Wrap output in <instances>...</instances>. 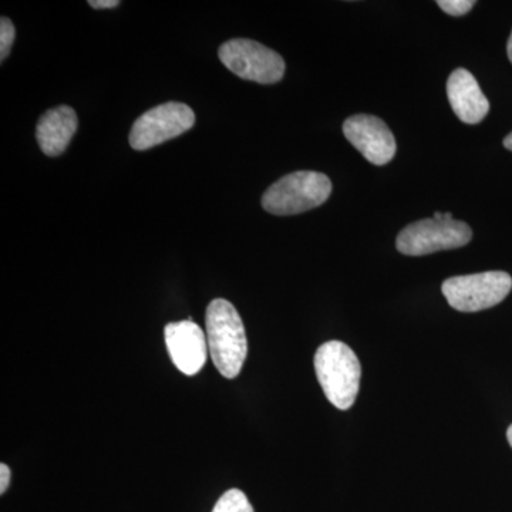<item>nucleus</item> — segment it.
Here are the masks:
<instances>
[{
  "mask_svg": "<svg viewBox=\"0 0 512 512\" xmlns=\"http://www.w3.org/2000/svg\"><path fill=\"white\" fill-rule=\"evenodd\" d=\"M205 325L212 362L222 376L235 379L248 356L247 333L241 316L231 302L214 299L208 305Z\"/></svg>",
  "mask_w": 512,
  "mask_h": 512,
  "instance_id": "obj_1",
  "label": "nucleus"
},
{
  "mask_svg": "<svg viewBox=\"0 0 512 512\" xmlns=\"http://www.w3.org/2000/svg\"><path fill=\"white\" fill-rule=\"evenodd\" d=\"M315 370L320 387L339 410L355 404L362 379V366L356 353L339 340L323 343L315 355Z\"/></svg>",
  "mask_w": 512,
  "mask_h": 512,
  "instance_id": "obj_2",
  "label": "nucleus"
},
{
  "mask_svg": "<svg viewBox=\"0 0 512 512\" xmlns=\"http://www.w3.org/2000/svg\"><path fill=\"white\" fill-rule=\"evenodd\" d=\"M332 194V183L325 174L298 171L272 184L262 197L269 214L296 215L325 204Z\"/></svg>",
  "mask_w": 512,
  "mask_h": 512,
  "instance_id": "obj_3",
  "label": "nucleus"
},
{
  "mask_svg": "<svg viewBox=\"0 0 512 512\" xmlns=\"http://www.w3.org/2000/svg\"><path fill=\"white\" fill-rule=\"evenodd\" d=\"M76 130V111L69 106L55 107L40 117L36 128L37 143L46 156H60L69 146Z\"/></svg>",
  "mask_w": 512,
  "mask_h": 512,
  "instance_id": "obj_11",
  "label": "nucleus"
},
{
  "mask_svg": "<svg viewBox=\"0 0 512 512\" xmlns=\"http://www.w3.org/2000/svg\"><path fill=\"white\" fill-rule=\"evenodd\" d=\"M89 5L94 9H113L120 5L119 0H89Z\"/></svg>",
  "mask_w": 512,
  "mask_h": 512,
  "instance_id": "obj_16",
  "label": "nucleus"
},
{
  "mask_svg": "<svg viewBox=\"0 0 512 512\" xmlns=\"http://www.w3.org/2000/svg\"><path fill=\"white\" fill-rule=\"evenodd\" d=\"M212 512H254L247 495L237 488L228 490L215 504Z\"/></svg>",
  "mask_w": 512,
  "mask_h": 512,
  "instance_id": "obj_12",
  "label": "nucleus"
},
{
  "mask_svg": "<svg viewBox=\"0 0 512 512\" xmlns=\"http://www.w3.org/2000/svg\"><path fill=\"white\" fill-rule=\"evenodd\" d=\"M10 483V470L5 463L0 464V493L5 494Z\"/></svg>",
  "mask_w": 512,
  "mask_h": 512,
  "instance_id": "obj_15",
  "label": "nucleus"
},
{
  "mask_svg": "<svg viewBox=\"0 0 512 512\" xmlns=\"http://www.w3.org/2000/svg\"><path fill=\"white\" fill-rule=\"evenodd\" d=\"M218 55L227 69L249 82L274 84L281 82L285 74L282 56L255 40H228Z\"/></svg>",
  "mask_w": 512,
  "mask_h": 512,
  "instance_id": "obj_6",
  "label": "nucleus"
},
{
  "mask_svg": "<svg viewBox=\"0 0 512 512\" xmlns=\"http://www.w3.org/2000/svg\"><path fill=\"white\" fill-rule=\"evenodd\" d=\"M165 345L174 366L187 376L197 375L207 362L208 342L204 330L191 319L168 323Z\"/></svg>",
  "mask_w": 512,
  "mask_h": 512,
  "instance_id": "obj_9",
  "label": "nucleus"
},
{
  "mask_svg": "<svg viewBox=\"0 0 512 512\" xmlns=\"http://www.w3.org/2000/svg\"><path fill=\"white\" fill-rule=\"evenodd\" d=\"M511 289V275L503 271L454 276L441 286L448 305L466 313L494 308L510 295Z\"/></svg>",
  "mask_w": 512,
  "mask_h": 512,
  "instance_id": "obj_5",
  "label": "nucleus"
},
{
  "mask_svg": "<svg viewBox=\"0 0 512 512\" xmlns=\"http://www.w3.org/2000/svg\"><path fill=\"white\" fill-rule=\"evenodd\" d=\"M507 55H508V59H510V62L512 63V32H511L510 39H508V43H507Z\"/></svg>",
  "mask_w": 512,
  "mask_h": 512,
  "instance_id": "obj_18",
  "label": "nucleus"
},
{
  "mask_svg": "<svg viewBox=\"0 0 512 512\" xmlns=\"http://www.w3.org/2000/svg\"><path fill=\"white\" fill-rule=\"evenodd\" d=\"M195 124V114L187 104L170 101L138 117L130 131V146L137 151L160 146L181 136Z\"/></svg>",
  "mask_w": 512,
  "mask_h": 512,
  "instance_id": "obj_7",
  "label": "nucleus"
},
{
  "mask_svg": "<svg viewBox=\"0 0 512 512\" xmlns=\"http://www.w3.org/2000/svg\"><path fill=\"white\" fill-rule=\"evenodd\" d=\"M507 439H508V443H510V446L512 447V424L510 427H508Z\"/></svg>",
  "mask_w": 512,
  "mask_h": 512,
  "instance_id": "obj_19",
  "label": "nucleus"
},
{
  "mask_svg": "<svg viewBox=\"0 0 512 512\" xmlns=\"http://www.w3.org/2000/svg\"><path fill=\"white\" fill-rule=\"evenodd\" d=\"M16 30L13 23L8 18L0 20V59H6L15 42Z\"/></svg>",
  "mask_w": 512,
  "mask_h": 512,
  "instance_id": "obj_13",
  "label": "nucleus"
},
{
  "mask_svg": "<svg viewBox=\"0 0 512 512\" xmlns=\"http://www.w3.org/2000/svg\"><path fill=\"white\" fill-rule=\"evenodd\" d=\"M343 134L369 163L386 165L396 154V140L389 126L379 117L357 114L343 124Z\"/></svg>",
  "mask_w": 512,
  "mask_h": 512,
  "instance_id": "obj_8",
  "label": "nucleus"
},
{
  "mask_svg": "<svg viewBox=\"0 0 512 512\" xmlns=\"http://www.w3.org/2000/svg\"><path fill=\"white\" fill-rule=\"evenodd\" d=\"M446 220H420L407 225L396 239L400 254L423 256L434 252L466 247L473 238V231L466 222L454 220L444 212Z\"/></svg>",
  "mask_w": 512,
  "mask_h": 512,
  "instance_id": "obj_4",
  "label": "nucleus"
},
{
  "mask_svg": "<svg viewBox=\"0 0 512 512\" xmlns=\"http://www.w3.org/2000/svg\"><path fill=\"white\" fill-rule=\"evenodd\" d=\"M447 96L451 109L463 123H481L490 111V103L476 77L463 67L448 77Z\"/></svg>",
  "mask_w": 512,
  "mask_h": 512,
  "instance_id": "obj_10",
  "label": "nucleus"
},
{
  "mask_svg": "<svg viewBox=\"0 0 512 512\" xmlns=\"http://www.w3.org/2000/svg\"><path fill=\"white\" fill-rule=\"evenodd\" d=\"M504 147L507 148V150L512 151V133L505 137Z\"/></svg>",
  "mask_w": 512,
  "mask_h": 512,
  "instance_id": "obj_17",
  "label": "nucleus"
},
{
  "mask_svg": "<svg viewBox=\"0 0 512 512\" xmlns=\"http://www.w3.org/2000/svg\"><path fill=\"white\" fill-rule=\"evenodd\" d=\"M437 5L441 10L451 16H464L474 8L476 2L473 0H439Z\"/></svg>",
  "mask_w": 512,
  "mask_h": 512,
  "instance_id": "obj_14",
  "label": "nucleus"
}]
</instances>
